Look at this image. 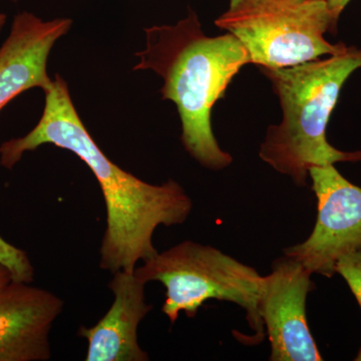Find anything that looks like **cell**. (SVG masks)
Wrapping results in <instances>:
<instances>
[{
    "label": "cell",
    "instance_id": "obj_13",
    "mask_svg": "<svg viewBox=\"0 0 361 361\" xmlns=\"http://www.w3.org/2000/svg\"><path fill=\"white\" fill-rule=\"evenodd\" d=\"M324 1L326 2L331 13H334V18L339 20L342 11L345 9L351 0H324Z\"/></svg>",
    "mask_w": 361,
    "mask_h": 361
},
{
    "label": "cell",
    "instance_id": "obj_15",
    "mask_svg": "<svg viewBox=\"0 0 361 361\" xmlns=\"http://www.w3.org/2000/svg\"><path fill=\"white\" fill-rule=\"evenodd\" d=\"M6 16L4 13H0V32H1L2 27L6 25Z\"/></svg>",
    "mask_w": 361,
    "mask_h": 361
},
{
    "label": "cell",
    "instance_id": "obj_7",
    "mask_svg": "<svg viewBox=\"0 0 361 361\" xmlns=\"http://www.w3.org/2000/svg\"><path fill=\"white\" fill-rule=\"evenodd\" d=\"M311 275L302 263L284 255L264 276L259 313L269 338L270 360H323L306 316V300L314 288Z\"/></svg>",
    "mask_w": 361,
    "mask_h": 361
},
{
    "label": "cell",
    "instance_id": "obj_5",
    "mask_svg": "<svg viewBox=\"0 0 361 361\" xmlns=\"http://www.w3.org/2000/svg\"><path fill=\"white\" fill-rule=\"evenodd\" d=\"M338 20L324 0H230L215 20L220 30L245 47L251 63L260 68H288L336 56L348 47L324 39L336 33Z\"/></svg>",
    "mask_w": 361,
    "mask_h": 361
},
{
    "label": "cell",
    "instance_id": "obj_17",
    "mask_svg": "<svg viewBox=\"0 0 361 361\" xmlns=\"http://www.w3.org/2000/svg\"><path fill=\"white\" fill-rule=\"evenodd\" d=\"M11 1L16 2L18 1V0H11Z\"/></svg>",
    "mask_w": 361,
    "mask_h": 361
},
{
    "label": "cell",
    "instance_id": "obj_2",
    "mask_svg": "<svg viewBox=\"0 0 361 361\" xmlns=\"http://www.w3.org/2000/svg\"><path fill=\"white\" fill-rule=\"evenodd\" d=\"M146 47L137 52L135 71L151 70L164 80L163 99L177 106L185 149L214 171L231 165L213 134L211 111L250 56L231 33L207 37L193 11L175 25L145 28Z\"/></svg>",
    "mask_w": 361,
    "mask_h": 361
},
{
    "label": "cell",
    "instance_id": "obj_12",
    "mask_svg": "<svg viewBox=\"0 0 361 361\" xmlns=\"http://www.w3.org/2000/svg\"><path fill=\"white\" fill-rule=\"evenodd\" d=\"M336 273L345 280L361 307V250L341 256L336 262Z\"/></svg>",
    "mask_w": 361,
    "mask_h": 361
},
{
    "label": "cell",
    "instance_id": "obj_8",
    "mask_svg": "<svg viewBox=\"0 0 361 361\" xmlns=\"http://www.w3.org/2000/svg\"><path fill=\"white\" fill-rule=\"evenodd\" d=\"M63 305L56 294L25 282L0 291V361L51 360L49 334Z\"/></svg>",
    "mask_w": 361,
    "mask_h": 361
},
{
    "label": "cell",
    "instance_id": "obj_11",
    "mask_svg": "<svg viewBox=\"0 0 361 361\" xmlns=\"http://www.w3.org/2000/svg\"><path fill=\"white\" fill-rule=\"evenodd\" d=\"M0 262L13 274V281L32 283L35 268L25 251L11 245L0 236Z\"/></svg>",
    "mask_w": 361,
    "mask_h": 361
},
{
    "label": "cell",
    "instance_id": "obj_6",
    "mask_svg": "<svg viewBox=\"0 0 361 361\" xmlns=\"http://www.w3.org/2000/svg\"><path fill=\"white\" fill-rule=\"evenodd\" d=\"M310 177L317 199V219L310 237L285 248L284 255L302 263L312 274L331 278L341 256L361 250V188L334 165L310 168Z\"/></svg>",
    "mask_w": 361,
    "mask_h": 361
},
{
    "label": "cell",
    "instance_id": "obj_9",
    "mask_svg": "<svg viewBox=\"0 0 361 361\" xmlns=\"http://www.w3.org/2000/svg\"><path fill=\"white\" fill-rule=\"evenodd\" d=\"M71 18L42 20L23 11L16 14L11 33L0 47V111L21 92L51 89L47 61L54 45L70 32Z\"/></svg>",
    "mask_w": 361,
    "mask_h": 361
},
{
    "label": "cell",
    "instance_id": "obj_16",
    "mask_svg": "<svg viewBox=\"0 0 361 361\" xmlns=\"http://www.w3.org/2000/svg\"><path fill=\"white\" fill-rule=\"evenodd\" d=\"M355 360L361 361V348L360 353H358L357 356H356Z\"/></svg>",
    "mask_w": 361,
    "mask_h": 361
},
{
    "label": "cell",
    "instance_id": "obj_4",
    "mask_svg": "<svg viewBox=\"0 0 361 361\" xmlns=\"http://www.w3.org/2000/svg\"><path fill=\"white\" fill-rule=\"evenodd\" d=\"M135 276L145 283L159 281L165 286L166 300L161 311L177 322L180 312L194 318L210 299L237 304L246 311L255 341L264 337V324L259 304L264 276L251 266L210 245L184 241L135 267Z\"/></svg>",
    "mask_w": 361,
    "mask_h": 361
},
{
    "label": "cell",
    "instance_id": "obj_3",
    "mask_svg": "<svg viewBox=\"0 0 361 361\" xmlns=\"http://www.w3.org/2000/svg\"><path fill=\"white\" fill-rule=\"evenodd\" d=\"M361 68V49L350 47L329 59L281 68H260L281 104L279 125L270 126L259 151L261 160L305 186L310 169L361 161V151L343 152L326 139L330 116L342 87Z\"/></svg>",
    "mask_w": 361,
    "mask_h": 361
},
{
    "label": "cell",
    "instance_id": "obj_1",
    "mask_svg": "<svg viewBox=\"0 0 361 361\" xmlns=\"http://www.w3.org/2000/svg\"><path fill=\"white\" fill-rule=\"evenodd\" d=\"M44 94L39 123L25 137L1 145L0 164L11 169L26 152L45 144L77 155L96 177L106 204L99 266L113 274L121 270L134 272L139 261L158 253L153 243L157 228L183 224L193 209L192 199L174 180L149 184L111 161L85 127L61 75H56Z\"/></svg>",
    "mask_w": 361,
    "mask_h": 361
},
{
    "label": "cell",
    "instance_id": "obj_10",
    "mask_svg": "<svg viewBox=\"0 0 361 361\" xmlns=\"http://www.w3.org/2000/svg\"><path fill=\"white\" fill-rule=\"evenodd\" d=\"M146 283L134 272L114 273L109 287L113 305L92 327H80L78 336L87 341V361H148L137 341L140 323L153 306L146 303Z\"/></svg>",
    "mask_w": 361,
    "mask_h": 361
},
{
    "label": "cell",
    "instance_id": "obj_14",
    "mask_svg": "<svg viewBox=\"0 0 361 361\" xmlns=\"http://www.w3.org/2000/svg\"><path fill=\"white\" fill-rule=\"evenodd\" d=\"M13 281V274L6 266L0 262V291L6 288Z\"/></svg>",
    "mask_w": 361,
    "mask_h": 361
}]
</instances>
